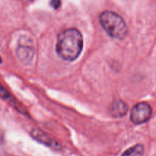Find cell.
Returning a JSON list of instances; mask_svg holds the SVG:
<instances>
[{
    "label": "cell",
    "instance_id": "cell-1",
    "mask_svg": "<svg viewBox=\"0 0 156 156\" xmlns=\"http://www.w3.org/2000/svg\"><path fill=\"white\" fill-rule=\"evenodd\" d=\"M83 48V37L79 30L69 28L59 34L56 52L62 59L73 61L80 55Z\"/></svg>",
    "mask_w": 156,
    "mask_h": 156
},
{
    "label": "cell",
    "instance_id": "cell-2",
    "mask_svg": "<svg viewBox=\"0 0 156 156\" xmlns=\"http://www.w3.org/2000/svg\"><path fill=\"white\" fill-rule=\"evenodd\" d=\"M101 25L109 36L121 40L127 34V26L123 18L111 11H105L99 17Z\"/></svg>",
    "mask_w": 156,
    "mask_h": 156
},
{
    "label": "cell",
    "instance_id": "cell-3",
    "mask_svg": "<svg viewBox=\"0 0 156 156\" xmlns=\"http://www.w3.org/2000/svg\"><path fill=\"white\" fill-rule=\"evenodd\" d=\"M152 113V108L149 104L145 102L139 103L136 105L131 111L130 120L135 124H142L151 118Z\"/></svg>",
    "mask_w": 156,
    "mask_h": 156
},
{
    "label": "cell",
    "instance_id": "cell-4",
    "mask_svg": "<svg viewBox=\"0 0 156 156\" xmlns=\"http://www.w3.org/2000/svg\"><path fill=\"white\" fill-rule=\"evenodd\" d=\"M34 53V50L31 42L25 38H21L18 42V46L16 50V54L18 59L24 63H28L32 59Z\"/></svg>",
    "mask_w": 156,
    "mask_h": 156
},
{
    "label": "cell",
    "instance_id": "cell-5",
    "mask_svg": "<svg viewBox=\"0 0 156 156\" xmlns=\"http://www.w3.org/2000/svg\"><path fill=\"white\" fill-rule=\"evenodd\" d=\"M30 135L35 140L42 143V144L45 145V146H49V147L52 148L53 149H56V150L61 149V145L58 142L55 141L53 139L50 138L47 134H46L45 133L40 130V129H33L31 133H30Z\"/></svg>",
    "mask_w": 156,
    "mask_h": 156
},
{
    "label": "cell",
    "instance_id": "cell-6",
    "mask_svg": "<svg viewBox=\"0 0 156 156\" xmlns=\"http://www.w3.org/2000/svg\"><path fill=\"white\" fill-rule=\"evenodd\" d=\"M127 111V105L121 100L114 101L110 108V113L114 117H124Z\"/></svg>",
    "mask_w": 156,
    "mask_h": 156
},
{
    "label": "cell",
    "instance_id": "cell-7",
    "mask_svg": "<svg viewBox=\"0 0 156 156\" xmlns=\"http://www.w3.org/2000/svg\"><path fill=\"white\" fill-rule=\"evenodd\" d=\"M144 147L143 145L137 144L127 149L121 156H143Z\"/></svg>",
    "mask_w": 156,
    "mask_h": 156
},
{
    "label": "cell",
    "instance_id": "cell-8",
    "mask_svg": "<svg viewBox=\"0 0 156 156\" xmlns=\"http://www.w3.org/2000/svg\"><path fill=\"white\" fill-rule=\"evenodd\" d=\"M0 97L5 101H10L11 100V96L9 93L1 85H0Z\"/></svg>",
    "mask_w": 156,
    "mask_h": 156
},
{
    "label": "cell",
    "instance_id": "cell-9",
    "mask_svg": "<svg viewBox=\"0 0 156 156\" xmlns=\"http://www.w3.org/2000/svg\"><path fill=\"white\" fill-rule=\"evenodd\" d=\"M50 5H51V6L53 9H57L58 8H59V6H60L61 0H51Z\"/></svg>",
    "mask_w": 156,
    "mask_h": 156
},
{
    "label": "cell",
    "instance_id": "cell-10",
    "mask_svg": "<svg viewBox=\"0 0 156 156\" xmlns=\"http://www.w3.org/2000/svg\"><path fill=\"white\" fill-rule=\"evenodd\" d=\"M2 59L1 56H0V63H2Z\"/></svg>",
    "mask_w": 156,
    "mask_h": 156
}]
</instances>
